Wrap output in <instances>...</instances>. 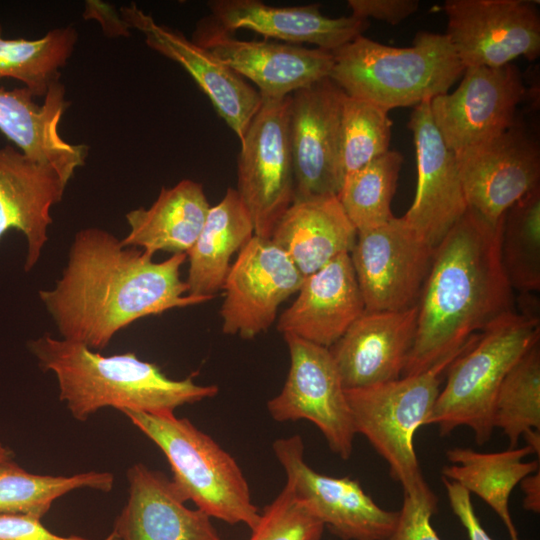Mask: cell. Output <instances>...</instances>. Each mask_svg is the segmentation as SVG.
Listing matches in <instances>:
<instances>
[{
	"label": "cell",
	"instance_id": "cell-1",
	"mask_svg": "<svg viewBox=\"0 0 540 540\" xmlns=\"http://www.w3.org/2000/svg\"><path fill=\"white\" fill-rule=\"evenodd\" d=\"M152 258L104 229L78 231L61 278L39 292L62 339L101 351L140 318L213 299L186 294L180 278L186 253L161 262Z\"/></svg>",
	"mask_w": 540,
	"mask_h": 540
},
{
	"label": "cell",
	"instance_id": "cell-2",
	"mask_svg": "<svg viewBox=\"0 0 540 540\" xmlns=\"http://www.w3.org/2000/svg\"><path fill=\"white\" fill-rule=\"evenodd\" d=\"M500 231L501 222L494 226L468 207L435 247L401 377L427 370L514 310L500 260Z\"/></svg>",
	"mask_w": 540,
	"mask_h": 540
},
{
	"label": "cell",
	"instance_id": "cell-3",
	"mask_svg": "<svg viewBox=\"0 0 540 540\" xmlns=\"http://www.w3.org/2000/svg\"><path fill=\"white\" fill-rule=\"evenodd\" d=\"M28 348L43 371L55 374L59 399L79 421L105 407L120 412L174 413L219 392L216 385L196 384L193 376L171 379L158 365L133 352L104 356L81 343L48 334L29 341Z\"/></svg>",
	"mask_w": 540,
	"mask_h": 540
},
{
	"label": "cell",
	"instance_id": "cell-4",
	"mask_svg": "<svg viewBox=\"0 0 540 540\" xmlns=\"http://www.w3.org/2000/svg\"><path fill=\"white\" fill-rule=\"evenodd\" d=\"M332 54L329 78L346 95L387 111L447 93L465 70L447 36L430 32L405 48L361 35Z\"/></svg>",
	"mask_w": 540,
	"mask_h": 540
},
{
	"label": "cell",
	"instance_id": "cell-5",
	"mask_svg": "<svg viewBox=\"0 0 540 540\" xmlns=\"http://www.w3.org/2000/svg\"><path fill=\"white\" fill-rule=\"evenodd\" d=\"M539 338V316L514 310L476 334L446 370V383L426 425H436L442 436L467 426L477 444L489 441L499 388L511 368L539 343Z\"/></svg>",
	"mask_w": 540,
	"mask_h": 540
},
{
	"label": "cell",
	"instance_id": "cell-6",
	"mask_svg": "<svg viewBox=\"0 0 540 540\" xmlns=\"http://www.w3.org/2000/svg\"><path fill=\"white\" fill-rule=\"evenodd\" d=\"M121 412L163 452L186 501L228 524L251 530L258 524L260 512L241 468L213 438L174 413Z\"/></svg>",
	"mask_w": 540,
	"mask_h": 540
},
{
	"label": "cell",
	"instance_id": "cell-7",
	"mask_svg": "<svg viewBox=\"0 0 540 540\" xmlns=\"http://www.w3.org/2000/svg\"><path fill=\"white\" fill-rule=\"evenodd\" d=\"M474 336L461 349L421 373L345 389L356 434H362L387 462L390 476L401 484L406 495L434 494L422 474L413 439L416 431L426 425L444 373Z\"/></svg>",
	"mask_w": 540,
	"mask_h": 540
},
{
	"label": "cell",
	"instance_id": "cell-8",
	"mask_svg": "<svg viewBox=\"0 0 540 540\" xmlns=\"http://www.w3.org/2000/svg\"><path fill=\"white\" fill-rule=\"evenodd\" d=\"M240 141L237 188L254 226V235L270 239L294 200L290 145L291 95L263 98Z\"/></svg>",
	"mask_w": 540,
	"mask_h": 540
},
{
	"label": "cell",
	"instance_id": "cell-9",
	"mask_svg": "<svg viewBox=\"0 0 540 540\" xmlns=\"http://www.w3.org/2000/svg\"><path fill=\"white\" fill-rule=\"evenodd\" d=\"M290 368L280 393L267 409L278 422L305 419L317 426L329 448L349 459L356 435L350 407L329 348L284 334Z\"/></svg>",
	"mask_w": 540,
	"mask_h": 540
},
{
	"label": "cell",
	"instance_id": "cell-10",
	"mask_svg": "<svg viewBox=\"0 0 540 540\" xmlns=\"http://www.w3.org/2000/svg\"><path fill=\"white\" fill-rule=\"evenodd\" d=\"M434 249L403 217L357 232L349 255L365 311H400L415 306Z\"/></svg>",
	"mask_w": 540,
	"mask_h": 540
},
{
	"label": "cell",
	"instance_id": "cell-11",
	"mask_svg": "<svg viewBox=\"0 0 540 540\" xmlns=\"http://www.w3.org/2000/svg\"><path fill=\"white\" fill-rule=\"evenodd\" d=\"M468 207L496 226L517 201L540 187V145L520 117L503 133L455 154Z\"/></svg>",
	"mask_w": 540,
	"mask_h": 540
},
{
	"label": "cell",
	"instance_id": "cell-12",
	"mask_svg": "<svg viewBox=\"0 0 540 540\" xmlns=\"http://www.w3.org/2000/svg\"><path fill=\"white\" fill-rule=\"evenodd\" d=\"M458 88L432 98L430 113L445 145L454 154L507 130L517 119L526 96L516 65L468 67Z\"/></svg>",
	"mask_w": 540,
	"mask_h": 540
},
{
	"label": "cell",
	"instance_id": "cell-13",
	"mask_svg": "<svg viewBox=\"0 0 540 540\" xmlns=\"http://www.w3.org/2000/svg\"><path fill=\"white\" fill-rule=\"evenodd\" d=\"M445 34L468 67H501L540 54V14L528 0H447Z\"/></svg>",
	"mask_w": 540,
	"mask_h": 540
},
{
	"label": "cell",
	"instance_id": "cell-14",
	"mask_svg": "<svg viewBox=\"0 0 540 540\" xmlns=\"http://www.w3.org/2000/svg\"><path fill=\"white\" fill-rule=\"evenodd\" d=\"M273 450L286 473V483L333 535L342 540H383L391 533L398 511L378 506L358 480L313 470L304 460L299 435L277 439Z\"/></svg>",
	"mask_w": 540,
	"mask_h": 540
},
{
	"label": "cell",
	"instance_id": "cell-15",
	"mask_svg": "<svg viewBox=\"0 0 540 540\" xmlns=\"http://www.w3.org/2000/svg\"><path fill=\"white\" fill-rule=\"evenodd\" d=\"M304 276L271 239L256 235L239 250L222 289V332L253 339L275 321L279 306L301 287Z\"/></svg>",
	"mask_w": 540,
	"mask_h": 540
},
{
	"label": "cell",
	"instance_id": "cell-16",
	"mask_svg": "<svg viewBox=\"0 0 540 540\" xmlns=\"http://www.w3.org/2000/svg\"><path fill=\"white\" fill-rule=\"evenodd\" d=\"M344 92L329 77L291 94L289 134L295 199L338 195ZM293 200V201H294Z\"/></svg>",
	"mask_w": 540,
	"mask_h": 540
},
{
	"label": "cell",
	"instance_id": "cell-17",
	"mask_svg": "<svg viewBox=\"0 0 540 540\" xmlns=\"http://www.w3.org/2000/svg\"><path fill=\"white\" fill-rule=\"evenodd\" d=\"M192 41L252 81L263 98H283L329 77L333 54L320 48L234 37L211 19L199 22Z\"/></svg>",
	"mask_w": 540,
	"mask_h": 540
},
{
	"label": "cell",
	"instance_id": "cell-18",
	"mask_svg": "<svg viewBox=\"0 0 540 540\" xmlns=\"http://www.w3.org/2000/svg\"><path fill=\"white\" fill-rule=\"evenodd\" d=\"M128 28L144 35L148 47L180 64L207 95L219 116L242 140L262 99L257 90L202 46L131 4L121 8Z\"/></svg>",
	"mask_w": 540,
	"mask_h": 540
},
{
	"label": "cell",
	"instance_id": "cell-19",
	"mask_svg": "<svg viewBox=\"0 0 540 540\" xmlns=\"http://www.w3.org/2000/svg\"><path fill=\"white\" fill-rule=\"evenodd\" d=\"M430 101L414 107L408 122L417 159V188L404 220L436 247L468 205L455 154L447 148L430 113Z\"/></svg>",
	"mask_w": 540,
	"mask_h": 540
},
{
	"label": "cell",
	"instance_id": "cell-20",
	"mask_svg": "<svg viewBox=\"0 0 540 540\" xmlns=\"http://www.w3.org/2000/svg\"><path fill=\"white\" fill-rule=\"evenodd\" d=\"M417 304L400 311H364L329 351L345 389L401 377L417 328Z\"/></svg>",
	"mask_w": 540,
	"mask_h": 540
},
{
	"label": "cell",
	"instance_id": "cell-21",
	"mask_svg": "<svg viewBox=\"0 0 540 540\" xmlns=\"http://www.w3.org/2000/svg\"><path fill=\"white\" fill-rule=\"evenodd\" d=\"M127 479L129 496L111 532L117 540H223L211 518L188 508L161 471L136 463Z\"/></svg>",
	"mask_w": 540,
	"mask_h": 540
},
{
	"label": "cell",
	"instance_id": "cell-22",
	"mask_svg": "<svg viewBox=\"0 0 540 540\" xmlns=\"http://www.w3.org/2000/svg\"><path fill=\"white\" fill-rule=\"evenodd\" d=\"M68 182L54 165L33 160L10 145L0 148V240L9 230L23 233L26 272L39 260L52 224L50 210L62 200Z\"/></svg>",
	"mask_w": 540,
	"mask_h": 540
},
{
	"label": "cell",
	"instance_id": "cell-23",
	"mask_svg": "<svg viewBox=\"0 0 540 540\" xmlns=\"http://www.w3.org/2000/svg\"><path fill=\"white\" fill-rule=\"evenodd\" d=\"M295 301L281 313L277 330L330 348L365 311L348 253L305 276Z\"/></svg>",
	"mask_w": 540,
	"mask_h": 540
},
{
	"label": "cell",
	"instance_id": "cell-24",
	"mask_svg": "<svg viewBox=\"0 0 540 540\" xmlns=\"http://www.w3.org/2000/svg\"><path fill=\"white\" fill-rule=\"evenodd\" d=\"M208 7V18L229 32L248 29L289 44L309 43L330 52L363 35L369 27L368 20L352 15L327 17L319 4L276 7L258 0H212Z\"/></svg>",
	"mask_w": 540,
	"mask_h": 540
},
{
	"label": "cell",
	"instance_id": "cell-25",
	"mask_svg": "<svg viewBox=\"0 0 540 540\" xmlns=\"http://www.w3.org/2000/svg\"><path fill=\"white\" fill-rule=\"evenodd\" d=\"M25 87L0 88V131L25 156L54 165L69 181L85 164L87 147L71 144L60 134L59 125L69 103L65 87L57 81L37 104Z\"/></svg>",
	"mask_w": 540,
	"mask_h": 540
},
{
	"label": "cell",
	"instance_id": "cell-26",
	"mask_svg": "<svg viewBox=\"0 0 540 540\" xmlns=\"http://www.w3.org/2000/svg\"><path fill=\"white\" fill-rule=\"evenodd\" d=\"M357 230L337 195L295 199L275 226L271 240L308 276L350 253Z\"/></svg>",
	"mask_w": 540,
	"mask_h": 540
},
{
	"label": "cell",
	"instance_id": "cell-27",
	"mask_svg": "<svg viewBox=\"0 0 540 540\" xmlns=\"http://www.w3.org/2000/svg\"><path fill=\"white\" fill-rule=\"evenodd\" d=\"M210 204L201 183L184 179L163 187L148 208L126 214L129 233L121 240L125 247L141 248L149 256L157 251L187 253L197 240Z\"/></svg>",
	"mask_w": 540,
	"mask_h": 540
},
{
	"label": "cell",
	"instance_id": "cell-28",
	"mask_svg": "<svg viewBox=\"0 0 540 540\" xmlns=\"http://www.w3.org/2000/svg\"><path fill=\"white\" fill-rule=\"evenodd\" d=\"M253 235L251 216L236 189L229 187L222 200L210 207L197 240L186 253L188 294L214 298L222 290L233 254Z\"/></svg>",
	"mask_w": 540,
	"mask_h": 540
},
{
	"label": "cell",
	"instance_id": "cell-29",
	"mask_svg": "<svg viewBox=\"0 0 540 540\" xmlns=\"http://www.w3.org/2000/svg\"><path fill=\"white\" fill-rule=\"evenodd\" d=\"M531 454L534 452L528 445L494 453L454 447L446 451V457L452 464L443 467L442 477L480 497L500 517L511 540H519L508 503L516 485L539 470V459L523 461Z\"/></svg>",
	"mask_w": 540,
	"mask_h": 540
},
{
	"label": "cell",
	"instance_id": "cell-30",
	"mask_svg": "<svg viewBox=\"0 0 540 540\" xmlns=\"http://www.w3.org/2000/svg\"><path fill=\"white\" fill-rule=\"evenodd\" d=\"M114 476L106 471H89L72 476L33 474L12 460L0 461V514H20L42 519L53 502L82 488L109 492Z\"/></svg>",
	"mask_w": 540,
	"mask_h": 540
},
{
	"label": "cell",
	"instance_id": "cell-31",
	"mask_svg": "<svg viewBox=\"0 0 540 540\" xmlns=\"http://www.w3.org/2000/svg\"><path fill=\"white\" fill-rule=\"evenodd\" d=\"M77 39L72 26L54 28L36 40L5 39L0 25V80L16 79L34 97H44L59 81V70L72 55Z\"/></svg>",
	"mask_w": 540,
	"mask_h": 540
},
{
	"label": "cell",
	"instance_id": "cell-32",
	"mask_svg": "<svg viewBox=\"0 0 540 540\" xmlns=\"http://www.w3.org/2000/svg\"><path fill=\"white\" fill-rule=\"evenodd\" d=\"M500 260L512 289H540V187L513 204L503 215Z\"/></svg>",
	"mask_w": 540,
	"mask_h": 540
},
{
	"label": "cell",
	"instance_id": "cell-33",
	"mask_svg": "<svg viewBox=\"0 0 540 540\" xmlns=\"http://www.w3.org/2000/svg\"><path fill=\"white\" fill-rule=\"evenodd\" d=\"M402 163V155L389 150L344 177L337 197L357 232L384 225L394 217L391 202Z\"/></svg>",
	"mask_w": 540,
	"mask_h": 540
},
{
	"label": "cell",
	"instance_id": "cell-34",
	"mask_svg": "<svg viewBox=\"0 0 540 540\" xmlns=\"http://www.w3.org/2000/svg\"><path fill=\"white\" fill-rule=\"evenodd\" d=\"M493 426L503 431L509 448L529 430H540V346L527 351L505 376L494 404Z\"/></svg>",
	"mask_w": 540,
	"mask_h": 540
},
{
	"label": "cell",
	"instance_id": "cell-35",
	"mask_svg": "<svg viewBox=\"0 0 540 540\" xmlns=\"http://www.w3.org/2000/svg\"><path fill=\"white\" fill-rule=\"evenodd\" d=\"M392 121L388 111L344 94L341 112V166L344 177L390 149Z\"/></svg>",
	"mask_w": 540,
	"mask_h": 540
},
{
	"label": "cell",
	"instance_id": "cell-36",
	"mask_svg": "<svg viewBox=\"0 0 540 540\" xmlns=\"http://www.w3.org/2000/svg\"><path fill=\"white\" fill-rule=\"evenodd\" d=\"M324 528L286 483L264 507L248 540H320Z\"/></svg>",
	"mask_w": 540,
	"mask_h": 540
},
{
	"label": "cell",
	"instance_id": "cell-37",
	"mask_svg": "<svg viewBox=\"0 0 540 540\" xmlns=\"http://www.w3.org/2000/svg\"><path fill=\"white\" fill-rule=\"evenodd\" d=\"M436 511L435 494L427 496L404 494L396 524L383 540H441L431 524V517Z\"/></svg>",
	"mask_w": 540,
	"mask_h": 540
},
{
	"label": "cell",
	"instance_id": "cell-38",
	"mask_svg": "<svg viewBox=\"0 0 540 540\" xmlns=\"http://www.w3.org/2000/svg\"><path fill=\"white\" fill-rule=\"evenodd\" d=\"M0 540H92L77 535L61 536L48 530L41 519L20 514H0ZM102 540H117L110 533Z\"/></svg>",
	"mask_w": 540,
	"mask_h": 540
},
{
	"label": "cell",
	"instance_id": "cell-39",
	"mask_svg": "<svg viewBox=\"0 0 540 540\" xmlns=\"http://www.w3.org/2000/svg\"><path fill=\"white\" fill-rule=\"evenodd\" d=\"M348 7L352 16L368 20L374 18L396 25L419 8L416 0H349Z\"/></svg>",
	"mask_w": 540,
	"mask_h": 540
},
{
	"label": "cell",
	"instance_id": "cell-40",
	"mask_svg": "<svg viewBox=\"0 0 540 540\" xmlns=\"http://www.w3.org/2000/svg\"><path fill=\"white\" fill-rule=\"evenodd\" d=\"M449 505L454 515L465 528L469 540H493L485 531L477 517L471 501V494L458 483L442 477Z\"/></svg>",
	"mask_w": 540,
	"mask_h": 540
},
{
	"label": "cell",
	"instance_id": "cell-41",
	"mask_svg": "<svg viewBox=\"0 0 540 540\" xmlns=\"http://www.w3.org/2000/svg\"><path fill=\"white\" fill-rule=\"evenodd\" d=\"M524 493L523 507L530 512H540V472L539 470L520 481Z\"/></svg>",
	"mask_w": 540,
	"mask_h": 540
},
{
	"label": "cell",
	"instance_id": "cell-42",
	"mask_svg": "<svg viewBox=\"0 0 540 540\" xmlns=\"http://www.w3.org/2000/svg\"><path fill=\"white\" fill-rule=\"evenodd\" d=\"M526 441V445L532 448L534 454L539 457L540 454V432L532 429L522 435Z\"/></svg>",
	"mask_w": 540,
	"mask_h": 540
},
{
	"label": "cell",
	"instance_id": "cell-43",
	"mask_svg": "<svg viewBox=\"0 0 540 540\" xmlns=\"http://www.w3.org/2000/svg\"><path fill=\"white\" fill-rule=\"evenodd\" d=\"M13 452L0 442V461L12 460Z\"/></svg>",
	"mask_w": 540,
	"mask_h": 540
}]
</instances>
